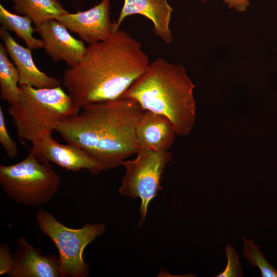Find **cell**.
Masks as SVG:
<instances>
[{"instance_id": "obj_2", "label": "cell", "mask_w": 277, "mask_h": 277, "mask_svg": "<svg viewBox=\"0 0 277 277\" xmlns=\"http://www.w3.org/2000/svg\"><path fill=\"white\" fill-rule=\"evenodd\" d=\"M144 110L135 101L121 97L94 103L60 123L56 130L68 143L87 151L102 170L122 165L140 149L135 128Z\"/></svg>"}, {"instance_id": "obj_9", "label": "cell", "mask_w": 277, "mask_h": 277, "mask_svg": "<svg viewBox=\"0 0 277 277\" xmlns=\"http://www.w3.org/2000/svg\"><path fill=\"white\" fill-rule=\"evenodd\" d=\"M110 0H102L88 10L74 13L68 12L56 20L91 45L109 38L115 32L114 22L110 18Z\"/></svg>"}, {"instance_id": "obj_17", "label": "cell", "mask_w": 277, "mask_h": 277, "mask_svg": "<svg viewBox=\"0 0 277 277\" xmlns=\"http://www.w3.org/2000/svg\"><path fill=\"white\" fill-rule=\"evenodd\" d=\"M0 22L2 27L13 32L27 47L34 49L44 47L42 41L33 36L35 28L32 26L33 22L29 17L13 13L0 4Z\"/></svg>"}, {"instance_id": "obj_14", "label": "cell", "mask_w": 277, "mask_h": 277, "mask_svg": "<svg viewBox=\"0 0 277 277\" xmlns=\"http://www.w3.org/2000/svg\"><path fill=\"white\" fill-rule=\"evenodd\" d=\"M174 127L165 116L144 110L135 128V137L140 149L155 151L168 150L174 143Z\"/></svg>"}, {"instance_id": "obj_7", "label": "cell", "mask_w": 277, "mask_h": 277, "mask_svg": "<svg viewBox=\"0 0 277 277\" xmlns=\"http://www.w3.org/2000/svg\"><path fill=\"white\" fill-rule=\"evenodd\" d=\"M136 154L134 160L122 163L125 173L118 193L132 199L140 198L141 220L137 226L141 227L145 221L149 203L162 189V175L172 160V154L168 150L155 151L148 149H140Z\"/></svg>"}, {"instance_id": "obj_21", "label": "cell", "mask_w": 277, "mask_h": 277, "mask_svg": "<svg viewBox=\"0 0 277 277\" xmlns=\"http://www.w3.org/2000/svg\"><path fill=\"white\" fill-rule=\"evenodd\" d=\"M13 257L10 252L8 244L7 243L1 244L0 246V274L8 275L13 268Z\"/></svg>"}, {"instance_id": "obj_5", "label": "cell", "mask_w": 277, "mask_h": 277, "mask_svg": "<svg viewBox=\"0 0 277 277\" xmlns=\"http://www.w3.org/2000/svg\"><path fill=\"white\" fill-rule=\"evenodd\" d=\"M61 179L51 163L39 161L29 150L22 161L0 165V185L14 202L39 207L47 203L58 191Z\"/></svg>"}, {"instance_id": "obj_16", "label": "cell", "mask_w": 277, "mask_h": 277, "mask_svg": "<svg viewBox=\"0 0 277 277\" xmlns=\"http://www.w3.org/2000/svg\"><path fill=\"white\" fill-rule=\"evenodd\" d=\"M4 44H0V97L9 105L20 100L19 76L16 68L9 59Z\"/></svg>"}, {"instance_id": "obj_22", "label": "cell", "mask_w": 277, "mask_h": 277, "mask_svg": "<svg viewBox=\"0 0 277 277\" xmlns=\"http://www.w3.org/2000/svg\"><path fill=\"white\" fill-rule=\"evenodd\" d=\"M205 2L209 0H201ZM229 8H234L239 12L245 11L250 5L249 0H224Z\"/></svg>"}, {"instance_id": "obj_15", "label": "cell", "mask_w": 277, "mask_h": 277, "mask_svg": "<svg viewBox=\"0 0 277 277\" xmlns=\"http://www.w3.org/2000/svg\"><path fill=\"white\" fill-rule=\"evenodd\" d=\"M14 11L29 17L35 26L57 18L68 11L58 0H12Z\"/></svg>"}, {"instance_id": "obj_10", "label": "cell", "mask_w": 277, "mask_h": 277, "mask_svg": "<svg viewBox=\"0 0 277 277\" xmlns=\"http://www.w3.org/2000/svg\"><path fill=\"white\" fill-rule=\"evenodd\" d=\"M45 52L54 62L64 61L70 67L84 57L87 47L83 41L74 37L60 21L52 19L35 26Z\"/></svg>"}, {"instance_id": "obj_20", "label": "cell", "mask_w": 277, "mask_h": 277, "mask_svg": "<svg viewBox=\"0 0 277 277\" xmlns=\"http://www.w3.org/2000/svg\"><path fill=\"white\" fill-rule=\"evenodd\" d=\"M0 143L7 156L11 159L16 157L18 152L17 146L8 131L3 110L1 106L0 107Z\"/></svg>"}, {"instance_id": "obj_4", "label": "cell", "mask_w": 277, "mask_h": 277, "mask_svg": "<svg viewBox=\"0 0 277 277\" xmlns=\"http://www.w3.org/2000/svg\"><path fill=\"white\" fill-rule=\"evenodd\" d=\"M20 100L9 105L18 140L31 143L56 130L57 125L78 111L62 87L36 88L19 86Z\"/></svg>"}, {"instance_id": "obj_18", "label": "cell", "mask_w": 277, "mask_h": 277, "mask_svg": "<svg viewBox=\"0 0 277 277\" xmlns=\"http://www.w3.org/2000/svg\"><path fill=\"white\" fill-rule=\"evenodd\" d=\"M244 244L243 253L251 266L258 267L262 277H277V269L265 258L263 252L259 250V245L253 244L254 239L243 238Z\"/></svg>"}, {"instance_id": "obj_12", "label": "cell", "mask_w": 277, "mask_h": 277, "mask_svg": "<svg viewBox=\"0 0 277 277\" xmlns=\"http://www.w3.org/2000/svg\"><path fill=\"white\" fill-rule=\"evenodd\" d=\"M0 36L8 55L17 70L19 86H30L36 88H50L61 85L60 80L47 75L36 66L31 49L17 43L7 29L0 28Z\"/></svg>"}, {"instance_id": "obj_11", "label": "cell", "mask_w": 277, "mask_h": 277, "mask_svg": "<svg viewBox=\"0 0 277 277\" xmlns=\"http://www.w3.org/2000/svg\"><path fill=\"white\" fill-rule=\"evenodd\" d=\"M10 277H62L58 256L43 255L25 236L17 239Z\"/></svg>"}, {"instance_id": "obj_8", "label": "cell", "mask_w": 277, "mask_h": 277, "mask_svg": "<svg viewBox=\"0 0 277 277\" xmlns=\"http://www.w3.org/2000/svg\"><path fill=\"white\" fill-rule=\"evenodd\" d=\"M51 134L32 143L29 150L39 161L54 164L66 170H87L93 175L103 171L98 162L85 150L73 144H61Z\"/></svg>"}, {"instance_id": "obj_3", "label": "cell", "mask_w": 277, "mask_h": 277, "mask_svg": "<svg viewBox=\"0 0 277 277\" xmlns=\"http://www.w3.org/2000/svg\"><path fill=\"white\" fill-rule=\"evenodd\" d=\"M194 87L182 65L159 57L150 63L121 97L135 101L144 110L165 116L176 135L185 136L196 118Z\"/></svg>"}, {"instance_id": "obj_1", "label": "cell", "mask_w": 277, "mask_h": 277, "mask_svg": "<svg viewBox=\"0 0 277 277\" xmlns=\"http://www.w3.org/2000/svg\"><path fill=\"white\" fill-rule=\"evenodd\" d=\"M150 63L140 43L118 29L87 47L83 59L64 72L63 83L79 112L86 106L121 97Z\"/></svg>"}, {"instance_id": "obj_19", "label": "cell", "mask_w": 277, "mask_h": 277, "mask_svg": "<svg viewBox=\"0 0 277 277\" xmlns=\"http://www.w3.org/2000/svg\"><path fill=\"white\" fill-rule=\"evenodd\" d=\"M227 264L225 269L215 277H241L243 274L242 266L239 262V255L229 244L225 247Z\"/></svg>"}, {"instance_id": "obj_6", "label": "cell", "mask_w": 277, "mask_h": 277, "mask_svg": "<svg viewBox=\"0 0 277 277\" xmlns=\"http://www.w3.org/2000/svg\"><path fill=\"white\" fill-rule=\"evenodd\" d=\"M36 218L39 230L57 248L62 277L89 275L90 269L84 260L83 253L88 244L105 232V225L87 223L79 228H71L44 209L37 212Z\"/></svg>"}, {"instance_id": "obj_13", "label": "cell", "mask_w": 277, "mask_h": 277, "mask_svg": "<svg viewBox=\"0 0 277 277\" xmlns=\"http://www.w3.org/2000/svg\"><path fill=\"white\" fill-rule=\"evenodd\" d=\"M173 10L168 0H124L117 21L114 22V31L119 29L126 17L139 14L151 21L155 34L166 44H170L173 39L170 28Z\"/></svg>"}]
</instances>
